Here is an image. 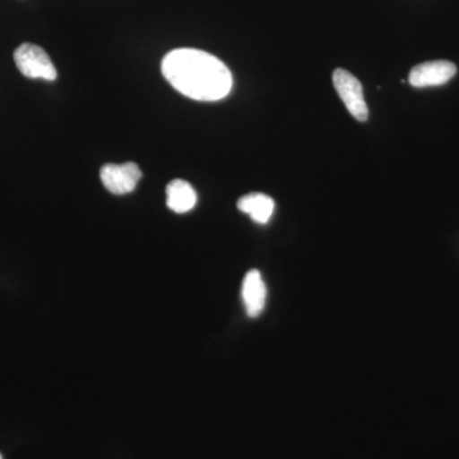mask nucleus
I'll list each match as a JSON object with an SVG mask.
<instances>
[{
    "mask_svg": "<svg viewBox=\"0 0 459 459\" xmlns=\"http://www.w3.org/2000/svg\"><path fill=\"white\" fill-rule=\"evenodd\" d=\"M0 459H3L2 455H0Z\"/></svg>",
    "mask_w": 459,
    "mask_h": 459,
    "instance_id": "nucleus-9",
    "label": "nucleus"
},
{
    "mask_svg": "<svg viewBox=\"0 0 459 459\" xmlns=\"http://www.w3.org/2000/svg\"><path fill=\"white\" fill-rule=\"evenodd\" d=\"M102 184L113 195H126L137 186L142 171L134 162L123 165L108 164L100 171Z\"/></svg>",
    "mask_w": 459,
    "mask_h": 459,
    "instance_id": "nucleus-4",
    "label": "nucleus"
},
{
    "mask_svg": "<svg viewBox=\"0 0 459 459\" xmlns=\"http://www.w3.org/2000/svg\"><path fill=\"white\" fill-rule=\"evenodd\" d=\"M238 208L253 221L264 225L274 212V201L263 193H250L238 199Z\"/></svg>",
    "mask_w": 459,
    "mask_h": 459,
    "instance_id": "nucleus-8",
    "label": "nucleus"
},
{
    "mask_svg": "<svg viewBox=\"0 0 459 459\" xmlns=\"http://www.w3.org/2000/svg\"><path fill=\"white\" fill-rule=\"evenodd\" d=\"M166 204L174 212H189L197 204V193L188 181L172 180L166 188Z\"/></svg>",
    "mask_w": 459,
    "mask_h": 459,
    "instance_id": "nucleus-7",
    "label": "nucleus"
},
{
    "mask_svg": "<svg viewBox=\"0 0 459 459\" xmlns=\"http://www.w3.org/2000/svg\"><path fill=\"white\" fill-rule=\"evenodd\" d=\"M14 62L21 74L27 78H42L47 81L56 78V68L50 56L38 45L26 42L18 47L14 51Z\"/></svg>",
    "mask_w": 459,
    "mask_h": 459,
    "instance_id": "nucleus-2",
    "label": "nucleus"
},
{
    "mask_svg": "<svg viewBox=\"0 0 459 459\" xmlns=\"http://www.w3.org/2000/svg\"><path fill=\"white\" fill-rule=\"evenodd\" d=\"M161 69L175 90L197 101H219L232 89L228 65L204 50H172L162 59Z\"/></svg>",
    "mask_w": 459,
    "mask_h": 459,
    "instance_id": "nucleus-1",
    "label": "nucleus"
},
{
    "mask_svg": "<svg viewBox=\"0 0 459 459\" xmlns=\"http://www.w3.org/2000/svg\"><path fill=\"white\" fill-rule=\"evenodd\" d=\"M241 298L250 318H256L264 310L267 287L262 279L261 272L258 270L247 272L241 287Z\"/></svg>",
    "mask_w": 459,
    "mask_h": 459,
    "instance_id": "nucleus-6",
    "label": "nucleus"
},
{
    "mask_svg": "<svg viewBox=\"0 0 459 459\" xmlns=\"http://www.w3.org/2000/svg\"><path fill=\"white\" fill-rule=\"evenodd\" d=\"M457 74V66L448 60H435L422 63L411 71L409 82L411 86L424 89V87L442 86Z\"/></svg>",
    "mask_w": 459,
    "mask_h": 459,
    "instance_id": "nucleus-5",
    "label": "nucleus"
},
{
    "mask_svg": "<svg viewBox=\"0 0 459 459\" xmlns=\"http://www.w3.org/2000/svg\"><path fill=\"white\" fill-rule=\"evenodd\" d=\"M333 84L344 107L355 119L365 122L369 117V108L365 102L360 81L344 69H336L333 74Z\"/></svg>",
    "mask_w": 459,
    "mask_h": 459,
    "instance_id": "nucleus-3",
    "label": "nucleus"
}]
</instances>
